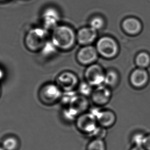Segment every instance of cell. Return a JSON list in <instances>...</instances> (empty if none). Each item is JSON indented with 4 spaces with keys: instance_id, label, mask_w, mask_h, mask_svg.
I'll return each instance as SVG.
<instances>
[{
    "instance_id": "1",
    "label": "cell",
    "mask_w": 150,
    "mask_h": 150,
    "mask_svg": "<svg viewBox=\"0 0 150 150\" xmlns=\"http://www.w3.org/2000/svg\"><path fill=\"white\" fill-rule=\"evenodd\" d=\"M76 39L73 29L67 25H58L52 30L51 41L57 49L64 50L71 49Z\"/></svg>"
},
{
    "instance_id": "2",
    "label": "cell",
    "mask_w": 150,
    "mask_h": 150,
    "mask_svg": "<svg viewBox=\"0 0 150 150\" xmlns=\"http://www.w3.org/2000/svg\"><path fill=\"white\" fill-rule=\"evenodd\" d=\"M47 31L43 28L36 27L31 29L25 37V44L31 52L41 50L47 42Z\"/></svg>"
},
{
    "instance_id": "3",
    "label": "cell",
    "mask_w": 150,
    "mask_h": 150,
    "mask_svg": "<svg viewBox=\"0 0 150 150\" xmlns=\"http://www.w3.org/2000/svg\"><path fill=\"white\" fill-rule=\"evenodd\" d=\"M62 92L56 84H46L40 88L39 97L43 103L51 105L61 99Z\"/></svg>"
},
{
    "instance_id": "4",
    "label": "cell",
    "mask_w": 150,
    "mask_h": 150,
    "mask_svg": "<svg viewBox=\"0 0 150 150\" xmlns=\"http://www.w3.org/2000/svg\"><path fill=\"white\" fill-rule=\"evenodd\" d=\"M76 125L80 132L88 136L99 126L96 117L90 112L80 114L76 120Z\"/></svg>"
},
{
    "instance_id": "5",
    "label": "cell",
    "mask_w": 150,
    "mask_h": 150,
    "mask_svg": "<svg viewBox=\"0 0 150 150\" xmlns=\"http://www.w3.org/2000/svg\"><path fill=\"white\" fill-rule=\"evenodd\" d=\"M90 112L95 116L98 125L108 129L115 125L117 121V116L115 112L109 109L94 108Z\"/></svg>"
},
{
    "instance_id": "6",
    "label": "cell",
    "mask_w": 150,
    "mask_h": 150,
    "mask_svg": "<svg viewBox=\"0 0 150 150\" xmlns=\"http://www.w3.org/2000/svg\"><path fill=\"white\" fill-rule=\"evenodd\" d=\"M97 50L102 56L111 58L116 56L118 52V46L114 39L108 37H104L98 40Z\"/></svg>"
},
{
    "instance_id": "7",
    "label": "cell",
    "mask_w": 150,
    "mask_h": 150,
    "mask_svg": "<svg viewBox=\"0 0 150 150\" xmlns=\"http://www.w3.org/2000/svg\"><path fill=\"white\" fill-rule=\"evenodd\" d=\"M112 90L104 84L95 87L90 96L92 102L97 107L108 104L112 97Z\"/></svg>"
},
{
    "instance_id": "8",
    "label": "cell",
    "mask_w": 150,
    "mask_h": 150,
    "mask_svg": "<svg viewBox=\"0 0 150 150\" xmlns=\"http://www.w3.org/2000/svg\"><path fill=\"white\" fill-rule=\"evenodd\" d=\"M105 74L102 67L97 64L91 65L85 72L86 81L93 87H97L104 84Z\"/></svg>"
},
{
    "instance_id": "9",
    "label": "cell",
    "mask_w": 150,
    "mask_h": 150,
    "mask_svg": "<svg viewBox=\"0 0 150 150\" xmlns=\"http://www.w3.org/2000/svg\"><path fill=\"white\" fill-rule=\"evenodd\" d=\"M56 84L62 91H72L78 88L79 81L75 74L71 71H64L57 77Z\"/></svg>"
},
{
    "instance_id": "10",
    "label": "cell",
    "mask_w": 150,
    "mask_h": 150,
    "mask_svg": "<svg viewBox=\"0 0 150 150\" xmlns=\"http://www.w3.org/2000/svg\"><path fill=\"white\" fill-rule=\"evenodd\" d=\"M149 75L145 69L138 68L134 70L129 76V83L136 90H142L149 82Z\"/></svg>"
},
{
    "instance_id": "11",
    "label": "cell",
    "mask_w": 150,
    "mask_h": 150,
    "mask_svg": "<svg viewBox=\"0 0 150 150\" xmlns=\"http://www.w3.org/2000/svg\"><path fill=\"white\" fill-rule=\"evenodd\" d=\"M60 20L58 11L54 7H48L44 10L42 14V21L45 29H54L58 26Z\"/></svg>"
},
{
    "instance_id": "12",
    "label": "cell",
    "mask_w": 150,
    "mask_h": 150,
    "mask_svg": "<svg viewBox=\"0 0 150 150\" xmlns=\"http://www.w3.org/2000/svg\"><path fill=\"white\" fill-rule=\"evenodd\" d=\"M98 57L97 49L92 46H86L81 48L78 54V59L82 64H91Z\"/></svg>"
},
{
    "instance_id": "13",
    "label": "cell",
    "mask_w": 150,
    "mask_h": 150,
    "mask_svg": "<svg viewBox=\"0 0 150 150\" xmlns=\"http://www.w3.org/2000/svg\"><path fill=\"white\" fill-rule=\"evenodd\" d=\"M97 37V31L91 27H85L80 29L77 35V39L80 44L88 45L94 41Z\"/></svg>"
},
{
    "instance_id": "14",
    "label": "cell",
    "mask_w": 150,
    "mask_h": 150,
    "mask_svg": "<svg viewBox=\"0 0 150 150\" xmlns=\"http://www.w3.org/2000/svg\"><path fill=\"white\" fill-rule=\"evenodd\" d=\"M125 31L130 35H136L142 30V24L138 19L130 18L125 19L122 23Z\"/></svg>"
},
{
    "instance_id": "15",
    "label": "cell",
    "mask_w": 150,
    "mask_h": 150,
    "mask_svg": "<svg viewBox=\"0 0 150 150\" xmlns=\"http://www.w3.org/2000/svg\"><path fill=\"white\" fill-rule=\"evenodd\" d=\"M120 82L119 74L115 71L110 70L105 74L104 84L110 89L113 90L117 88Z\"/></svg>"
},
{
    "instance_id": "16",
    "label": "cell",
    "mask_w": 150,
    "mask_h": 150,
    "mask_svg": "<svg viewBox=\"0 0 150 150\" xmlns=\"http://www.w3.org/2000/svg\"><path fill=\"white\" fill-rule=\"evenodd\" d=\"M106 144L103 139L93 138L90 140L86 150H106Z\"/></svg>"
},
{
    "instance_id": "17",
    "label": "cell",
    "mask_w": 150,
    "mask_h": 150,
    "mask_svg": "<svg viewBox=\"0 0 150 150\" xmlns=\"http://www.w3.org/2000/svg\"><path fill=\"white\" fill-rule=\"evenodd\" d=\"M2 146L5 150H17L19 147V140L13 136H9L3 140Z\"/></svg>"
},
{
    "instance_id": "18",
    "label": "cell",
    "mask_w": 150,
    "mask_h": 150,
    "mask_svg": "<svg viewBox=\"0 0 150 150\" xmlns=\"http://www.w3.org/2000/svg\"><path fill=\"white\" fill-rule=\"evenodd\" d=\"M136 63L139 68L146 69L150 64V55L146 52H140L136 57Z\"/></svg>"
},
{
    "instance_id": "19",
    "label": "cell",
    "mask_w": 150,
    "mask_h": 150,
    "mask_svg": "<svg viewBox=\"0 0 150 150\" xmlns=\"http://www.w3.org/2000/svg\"><path fill=\"white\" fill-rule=\"evenodd\" d=\"M146 134L142 132H136L131 136V142L133 146H143L146 138Z\"/></svg>"
},
{
    "instance_id": "20",
    "label": "cell",
    "mask_w": 150,
    "mask_h": 150,
    "mask_svg": "<svg viewBox=\"0 0 150 150\" xmlns=\"http://www.w3.org/2000/svg\"><path fill=\"white\" fill-rule=\"evenodd\" d=\"M78 88L80 95L84 96L86 97L88 96H91L93 91L94 90L93 87L91 86L90 84L88 83L86 81L82 82L79 84Z\"/></svg>"
},
{
    "instance_id": "21",
    "label": "cell",
    "mask_w": 150,
    "mask_h": 150,
    "mask_svg": "<svg viewBox=\"0 0 150 150\" xmlns=\"http://www.w3.org/2000/svg\"><path fill=\"white\" fill-rule=\"evenodd\" d=\"M57 50L56 46L54 45L52 41H47L45 44L44 46L41 50L42 54L45 56H49L50 54H52L56 52Z\"/></svg>"
},
{
    "instance_id": "22",
    "label": "cell",
    "mask_w": 150,
    "mask_h": 150,
    "mask_svg": "<svg viewBox=\"0 0 150 150\" xmlns=\"http://www.w3.org/2000/svg\"><path fill=\"white\" fill-rule=\"evenodd\" d=\"M104 25V20L100 17H95L90 22V27L96 31L102 28Z\"/></svg>"
},
{
    "instance_id": "23",
    "label": "cell",
    "mask_w": 150,
    "mask_h": 150,
    "mask_svg": "<svg viewBox=\"0 0 150 150\" xmlns=\"http://www.w3.org/2000/svg\"><path fill=\"white\" fill-rule=\"evenodd\" d=\"M143 146L146 150H150V133L146 135Z\"/></svg>"
},
{
    "instance_id": "24",
    "label": "cell",
    "mask_w": 150,
    "mask_h": 150,
    "mask_svg": "<svg viewBox=\"0 0 150 150\" xmlns=\"http://www.w3.org/2000/svg\"><path fill=\"white\" fill-rule=\"evenodd\" d=\"M129 150H146V149L143 146H133Z\"/></svg>"
},
{
    "instance_id": "25",
    "label": "cell",
    "mask_w": 150,
    "mask_h": 150,
    "mask_svg": "<svg viewBox=\"0 0 150 150\" xmlns=\"http://www.w3.org/2000/svg\"><path fill=\"white\" fill-rule=\"evenodd\" d=\"M4 76V72L3 71L2 69L0 68V80L2 79Z\"/></svg>"
},
{
    "instance_id": "26",
    "label": "cell",
    "mask_w": 150,
    "mask_h": 150,
    "mask_svg": "<svg viewBox=\"0 0 150 150\" xmlns=\"http://www.w3.org/2000/svg\"><path fill=\"white\" fill-rule=\"evenodd\" d=\"M0 150H5L4 149L2 146H0Z\"/></svg>"
},
{
    "instance_id": "27",
    "label": "cell",
    "mask_w": 150,
    "mask_h": 150,
    "mask_svg": "<svg viewBox=\"0 0 150 150\" xmlns=\"http://www.w3.org/2000/svg\"><path fill=\"white\" fill-rule=\"evenodd\" d=\"M0 1H4V0H0Z\"/></svg>"
}]
</instances>
